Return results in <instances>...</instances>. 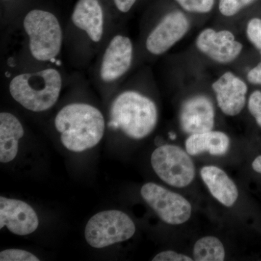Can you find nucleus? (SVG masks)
Listing matches in <instances>:
<instances>
[{"label":"nucleus","mask_w":261,"mask_h":261,"mask_svg":"<svg viewBox=\"0 0 261 261\" xmlns=\"http://www.w3.org/2000/svg\"><path fill=\"white\" fill-rule=\"evenodd\" d=\"M55 126L65 148L81 152L95 147L102 140L106 120L101 111L93 106L70 103L58 113Z\"/></svg>","instance_id":"1"},{"label":"nucleus","mask_w":261,"mask_h":261,"mask_svg":"<svg viewBox=\"0 0 261 261\" xmlns=\"http://www.w3.org/2000/svg\"><path fill=\"white\" fill-rule=\"evenodd\" d=\"M158 120L159 111L152 99L137 91L126 90L113 99L108 126L129 138L142 140L153 132Z\"/></svg>","instance_id":"2"},{"label":"nucleus","mask_w":261,"mask_h":261,"mask_svg":"<svg viewBox=\"0 0 261 261\" xmlns=\"http://www.w3.org/2000/svg\"><path fill=\"white\" fill-rule=\"evenodd\" d=\"M63 78L59 70L53 68L20 73L10 81L12 97L32 112L50 109L59 99Z\"/></svg>","instance_id":"3"},{"label":"nucleus","mask_w":261,"mask_h":261,"mask_svg":"<svg viewBox=\"0 0 261 261\" xmlns=\"http://www.w3.org/2000/svg\"><path fill=\"white\" fill-rule=\"evenodd\" d=\"M23 24L33 58L42 62L56 58L61 51L63 35L56 15L46 10H32L25 15Z\"/></svg>","instance_id":"4"},{"label":"nucleus","mask_w":261,"mask_h":261,"mask_svg":"<svg viewBox=\"0 0 261 261\" xmlns=\"http://www.w3.org/2000/svg\"><path fill=\"white\" fill-rule=\"evenodd\" d=\"M136 226L132 219L120 211L98 213L86 226V240L94 248H104L129 240L135 234Z\"/></svg>","instance_id":"5"},{"label":"nucleus","mask_w":261,"mask_h":261,"mask_svg":"<svg viewBox=\"0 0 261 261\" xmlns=\"http://www.w3.org/2000/svg\"><path fill=\"white\" fill-rule=\"evenodd\" d=\"M151 164L160 178L172 187H187L195 178L194 163L188 152L178 146L158 147L151 156Z\"/></svg>","instance_id":"6"},{"label":"nucleus","mask_w":261,"mask_h":261,"mask_svg":"<svg viewBox=\"0 0 261 261\" xmlns=\"http://www.w3.org/2000/svg\"><path fill=\"white\" fill-rule=\"evenodd\" d=\"M141 195L165 223L179 225L187 222L192 214V205L185 197L154 183L145 184Z\"/></svg>","instance_id":"7"},{"label":"nucleus","mask_w":261,"mask_h":261,"mask_svg":"<svg viewBox=\"0 0 261 261\" xmlns=\"http://www.w3.org/2000/svg\"><path fill=\"white\" fill-rule=\"evenodd\" d=\"M190 28V20L185 13L178 10L170 12L149 33L146 48L154 56L164 54L186 35Z\"/></svg>","instance_id":"8"},{"label":"nucleus","mask_w":261,"mask_h":261,"mask_svg":"<svg viewBox=\"0 0 261 261\" xmlns=\"http://www.w3.org/2000/svg\"><path fill=\"white\" fill-rule=\"evenodd\" d=\"M134 47L130 38L118 34L113 37L103 54L99 77L103 82L113 83L126 74L132 66Z\"/></svg>","instance_id":"9"},{"label":"nucleus","mask_w":261,"mask_h":261,"mask_svg":"<svg viewBox=\"0 0 261 261\" xmlns=\"http://www.w3.org/2000/svg\"><path fill=\"white\" fill-rule=\"evenodd\" d=\"M197 49L211 60L221 64L234 61L240 56L243 46L228 30L204 29L196 39Z\"/></svg>","instance_id":"10"},{"label":"nucleus","mask_w":261,"mask_h":261,"mask_svg":"<svg viewBox=\"0 0 261 261\" xmlns=\"http://www.w3.org/2000/svg\"><path fill=\"white\" fill-rule=\"evenodd\" d=\"M179 121L182 130L190 135L213 130L215 109L210 98L200 94L186 99L180 110Z\"/></svg>","instance_id":"11"},{"label":"nucleus","mask_w":261,"mask_h":261,"mask_svg":"<svg viewBox=\"0 0 261 261\" xmlns=\"http://www.w3.org/2000/svg\"><path fill=\"white\" fill-rule=\"evenodd\" d=\"M39 219L32 206L23 201L0 197V228L6 226L16 235L30 234L37 230Z\"/></svg>","instance_id":"12"},{"label":"nucleus","mask_w":261,"mask_h":261,"mask_svg":"<svg viewBox=\"0 0 261 261\" xmlns=\"http://www.w3.org/2000/svg\"><path fill=\"white\" fill-rule=\"evenodd\" d=\"M218 106L224 114L235 116L243 111L246 102L247 86L238 75L228 71L213 84Z\"/></svg>","instance_id":"13"},{"label":"nucleus","mask_w":261,"mask_h":261,"mask_svg":"<svg viewBox=\"0 0 261 261\" xmlns=\"http://www.w3.org/2000/svg\"><path fill=\"white\" fill-rule=\"evenodd\" d=\"M71 20L76 28L86 33L89 39L99 42L104 34V13L98 0H79Z\"/></svg>","instance_id":"14"},{"label":"nucleus","mask_w":261,"mask_h":261,"mask_svg":"<svg viewBox=\"0 0 261 261\" xmlns=\"http://www.w3.org/2000/svg\"><path fill=\"white\" fill-rule=\"evenodd\" d=\"M201 177L214 198L226 207H231L238 198V187L225 171L214 166L201 169Z\"/></svg>","instance_id":"15"},{"label":"nucleus","mask_w":261,"mask_h":261,"mask_svg":"<svg viewBox=\"0 0 261 261\" xmlns=\"http://www.w3.org/2000/svg\"><path fill=\"white\" fill-rule=\"evenodd\" d=\"M23 125L10 113H0V162L9 163L16 157L19 140L23 137Z\"/></svg>","instance_id":"16"},{"label":"nucleus","mask_w":261,"mask_h":261,"mask_svg":"<svg viewBox=\"0 0 261 261\" xmlns=\"http://www.w3.org/2000/svg\"><path fill=\"white\" fill-rule=\"evenodd\" d=\"M230 146L227 135L221 132H209L190 135L186 140L185 147L190 155H197L209 152L212 155L226 154Z\"/></svg>","instance_id":"17"},{"label":"nucleus","mask_w":261,"mask_h":261,"mask_svg":"<svg viewBox=\"0 0 261 261\" xmlns=\"http://www.w3.org/2000/svg\"><path fill=\"white\" fill-rule=\"evenodd\" d=\"M193 255L197 261H223L225 259L224 247L219 239L205 237L195 243Z\"/></svg>","instance_id":"18"},{"label":"nucleus","mask_w":261,"mask_h":261,"mask_svg":"<svg viewBox=\"0 0 261 261\" xmlns=\"http://www.w3.org/2000/svg\"><path fill=\"white\" fill-rule=\"evenodd\" d=\"M184 10L190 13H207L214 8L215 0H175Z\"/></svg>","instance_id":"19"},{"label":"nucleus","mask_w":261,"mask_h":261,"mask_svg":"<svg viewBox=\"0 0 261 261\" xmlns=\"http://www.w3.org/2000/svg\"><path fill=\"white\" fill-rule=\"evenodd\" d=\"M255 0H219V11L226 17L233 16Z\"/></svg>","instance_id":"20"},{"label":"nucleus","mask_w":261,"mask_h":261,"mask_svg":"<svg viewBox=\"0 0 261 261\" xmlns=\"http://www.w3.org/2000/svg\"><path fill=\"white\" fill-rule=\"evenodd\" d=\"M1 261H39L32 252L18 249H8L0 252Z\"/></svg>","instance_id":"21"},{"label":"nucleus","mask_w":261,"mask_h":261,"mask_svg":"<svg viewBox=\"0 0 261 261\" xmlns=\"http://www.w3.org/2000/svg\"><path fill=\"white\" fill-rule=\"evenodd\" d=\"M246 33L250 42L261 50V19H251L247 23Z\"/></svg>","instance_id":"22"},{"label":"nucleus","mask_w":261,"mask_h":261,"mask_svg":"<svg viewBox=\"0 0 261 261\" xmlns=\"http://www.w3.org/2000/svg\"><path fill=\"white\" fill-rule=\"evenodd\" d=\"M248 109L255 118L257 124L261 126V92L256 90L252 92L248 101Z\"/></svg>","instance_id":"23"},{"label":"nucleus","mask_w":261,"mask_h":261,"mask_svg":"<svg viewBox=\"0 0 261 261\" xmlns=\"http://www.w3.org/2000/svg\"><path fill=\"white\" fill-rule=\"evenodd\" d=\"M153 261H192L191 257L178 253V252L168 250L160 252L155 257L152 259Z\"/></svg>","instance_id":"24"},{"label":"nucleus","mask_w":261,"mask_h":261,"mask_svg":"<svg viewBox=\"0 0 261 261\" xmlns=\"http://www.w3.org/2000/svg\"><path fill=\"white\" fill-rule=\"evenodd\" d=\"M247 80L251 84L261 85V61L255 68L249 71Z\"/></svg>","instance_id":"25"},{"label":"nucleus","mask_w":261,"mask_h":261,"mask_svg":"<svg viewBox=\"0 0 261 261\" xmlns=\"http://www.w3.org/2000/svg\"><path fill=\"white\" fill-rule=\"evenodd\" d=\"M137 0H114L117 9L121 13H126L132 9Z\"/></svg>","instance_id":"26"},{"label":"nucleus","mask_w":261,"mask_h":261,"mask_svg":"<svg viewBox=\"0 0 261 261\" xmlns=\"http://www.w3.org/2000/svg\"><path fill=\"white\" fill-rule=\"evenodd\" d=\"M252 166L254 171L261 174V155L258 156V157H257L256 159L254 160L253 162H252Z\"/></svg>","instance_id":"27"},{"label":"nucleus","mask_w":261,"mask_h":261,"mask_svg":"<svg viewBox=\"0 0 261 261\" xmlns=\"http://www.w3.org/2000/svg\"><path fill=\"white\" fill-rule=\"evenodd\" d=\"M170 138H171V140H174V139L176 138V135H175L174 134L170 133Z\"/></svg>","instance_id":"28"}]
</instances>
